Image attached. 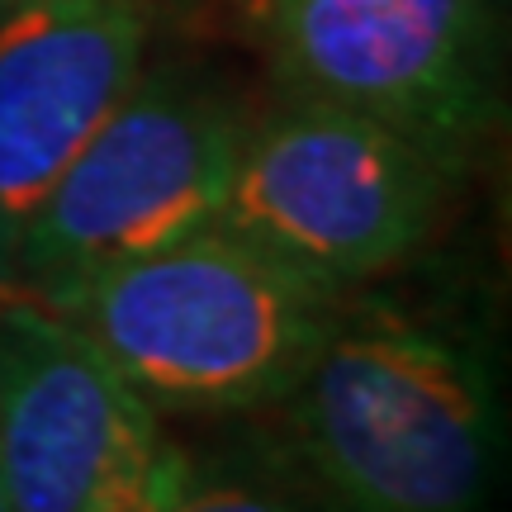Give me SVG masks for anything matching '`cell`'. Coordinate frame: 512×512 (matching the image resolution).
<instances>
[{"instance_id":"cell-1","label":"cell","mask_w":512,"mask_h":512,"mask_svg":"<svg viewBox=\"0 0 512 512\" xmlns=\"http://www.w3.org/2000/svg\"><path fill=\"white\" fill-rule=\"evenodd\" d=\"M271 446L332 512H479L494 484L489 366L451 323L347 299L271 403Z\"/></svg>"},{"instance_id":"cell-2","label":"cell","mask_w":512,"mask_h":512,"mask_svg":"<svg viewBox=\"0 0 512 512\" xmlns=\"http://www.w3.org/2000/svg\"><path fill=\"white\" fill-rule=\"evenodd\" d=\"M347 299L209 223L95 275L57 309L157 418H242L285 399Z\"/></svg>"},{"instance_id":"cell-3","label":"cell","mask_w":512,"mask_h":512,"mask_svg":"<svg viewBox=\"0 0 512 512\" xmlns=\"http://www.w3.org/2000/svg\"><path fill=\"white\" fill-rule=\"evenodd\" d=\"M456 166L408 133L294 95L242 128L219 228L337 290H356L432 242Z\"/></svg>"},{"instance_id":"cell-4","label":"cell","mask_w":512,"mask_h":512,"mask_svg":"<svg viewBox=\"0 0 512 512\" xmlns=\"http://www.w3.org/2000/svg\"><path fill=\"white\" fill-rule=\"evenodd\" d=\"M242 110L181 72H143L38 204L5 285L67 304L95 275L219 219Z\"/></svg>"},{"instance_id":"cell-5","label":"cell","mask_w":512,"mask_h":512,"mask_svg":"<svg viewBox=\"0 0 512 512\" xmlns=\"http://www.w3.org/2000/svg\"><path fill=\"white\" fill-rule=\"evenodd\" d=\"M304 100L370 114L465 166L498 119L494 0H247Z\"/></svg>"},{"instance_id":"cell-6","label":"cell","mask_w":512,"mask_h":512,"mask_svg":"<svg viewBox=\"0 0 512 512\" xmlns=\"http://www.w3.org/2000/svg\"><path fill=\"white\" fill-rule=\"evenodd\" d=\"M166 446L67 309L0 285V475L15 512H95Z\"/></svg>"},{"instance_id":"cell-7","label":"cell","mask_w":512,"mask_h":512,"mask_svg":"<svg viewBox=\"0 0 512 512\" xmlns=\"http://www.w3.org/2000/svg\"><path fill=\"white\" fill-rule=\"evenodd\" d=\"M147 0H15L0 10V285L38 204L143 76Z\"/></svg>"},{"instance_id":"cell-8","label":"cell","mask_w":512,"mask_h":512,"mask_svg":"<svg viewBox=\"0 0 512 512\" xmlns=\"http://www.w3.org/2000/svg\"><path fill=\"white\" fill-rule=\"evenodd\" d=\"M162 512H332L271 441L190 456Z\"/></svg>"},{"instance_id":"cell-9","label":"cell","mask_w":512,"mask_h":512,"mask_svg":"<svg viewBox=\"0 0 512 512\" xmlns=\"http://www.w3.org/2000/svg\"><path fill=\"white\" fill-rule=\"evenodd\" d=\"M181 470H185V446L166 441L162 451L147 460L143 470H133L95 512H162L171 489H176V479H181Z\"/></svg>"},{"instance_id":"cell-10","label":"cell","mask_w":512,"mask_h":512,"mask_svg":"<svg viewBox=\"0 0 512 512\" xmlns=\"http://www.w3.org/2000/svg\"><path fill=\"white\" fill-rule=\"evenodd\" d=\"M0 512H15V503H10V489H5V475H0Z\"/></svg>"},{"instance_id":"cell-11","label":"cell","mask_w":512,"mask_h":512,"mask_svg":"<svg viewBox=\"0 0 512 512\" xmlns=\"http://www.w3.org/2000/svg\"><path fill=\"white\" fill-rule=\"evenodd\" d=\"M5 5H15V0H0V10H5Z\"/></svg>"}]
</instances>
